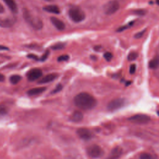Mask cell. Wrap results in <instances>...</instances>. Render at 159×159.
Segmentation results:
<instances>
[{"instance_id": "cell-12", "label": "cell", "mask_w": 159, "mask_h": 159, "mask_svg": "<svg viewBox=\"0 0 159 159\" xmlns=\"http://www.w3.org/2000/svg\"><path fill=\"white\" fill-rule=\"evenodd\" d=\"M50 20H51V22L52 23V24L58 30H63L65 29V25L64 22L62 20H61L60 19H59L55 17H52L50 18Z\"/></svg>"}, {"instance_id": "cell-16", "label": "cell", "mask_w": 159, "mask_h": 159, "mask_svg": "<svg viewBox=\"0 0 159 159\" xmlns=\"http://www.w3.org/2000/svg\"><path fill=\"white\" fill-rule=\"evenodd\" d=\"M3 1L13 13H16L17 12V6L15 0H3Z\"/></svg>"}, {"instance_id": "cell-18", "label": "cell", "mask_w": 159, "mask_h": 159, "mask_svg": "<svg viewBox=\"0 0 159 159\" xmlns=\"http://www.w3.org/2000/svg\"><path fill=\"white\" fill-rule=\"evenodd\" d=\"M148 66L151 69H156L159 66V56L153 57L148 63Z\"/></svg>"}, {"instance_id": "cell-11", "label": "cell", "mask_w": 159, "mask_h": 159, "mask_svg": "<svg viewBox=\"0 0 159 159\" xmlns=\"http://www.w3.org/2000/svg\"><path fill=\"white\" fill-rule=\"evenodd\" d=\"M122 148L119 146H116L111 150L107 159H119L122 156Z\"/></svg>"}, {"instance_id": "cell-2", "label": "cell", "mask_w": 159, "mask_h": 159, "mask_svg": "<svg viewBox=\"0 0 159 159\" xmlns=\"http://www.w3.org/2000/svg\"><path fill=\"white\" fill-rule=\"evenodd\" d=\"M23 17L27 24L35 30H40L43 27V22L38 17L35 16L27 9L24 8L22 11Z\"/></svg>"}, {"instance_id": "cell-29", "label": "cell", "mask_w": 159, "mask_h": 159, "mask_svg": "<svg viewBox=\"0 0 159 159\" xmlns=\"http://www.w3.org/2000/svg\"><path fill=\"white\" fill-rule=\"evenodd\" d=\"M48 55H49V51L47 50L45 52V53H43V55L42 56L41 58H40V60L41 61H45L48 57Z\"/></svg>"}, {"instance_id": "cell-35", "label": "cell", "mask_w": 159, "mask_h": 159, "mask_svg": "<svg viewBox=\"0 0 159 159\" xmlns=\"http://www.w3.org/2000/svg\"><path fill=\"white\" fill-rule=\"evenodd\" d=\"M157 3L159 5V0H157Z\"/></svg>"}, {"instance_id": "cell-27", "label": "cell", "mask_w": 159, "mask_h": 159, "mask_svg": "<svg viewBox=\"0 0 159 159\" xmlns=\"http://www.w3.org/2000/svg\"><path fill=\"white\" fill-rule=\"evenodd\" d=\"M145 32V30L137 32V34H135V35H134L135 38H136V39H140V38L142 37V36L143 35V34H144Z\"/></svg>"}, {"instance_id": "cell-37", "label": "cell", "mask_w": 159, "mask_h": 159, "mask_svg": "<svg viewBox=\"0 0 159 159\" xmlns=\"http://www.w3.org/2000/svg\"><path fill=\"white\" fill-rule=\"evenodd\" d=\"M45 1H52V0H45Z\"/></svg>"}, {"instance_id": "cell-3", "label": "cell", "mask_w": 159, "mask_h": 159, "mask_svg": "<svg viewBox=\"0 0 159 159\" xmlns=\"http://www.w3.org/2000/svg\"><path fill=\"white\" fill-rule=\"evenodd\" d=\"M68 16L71 20L76 23L83 21L86 17L84 11L78 6L71 7L68 10Z\"/></svg>"}, {"instance_id": "cell-25", "label": "cell", "mask_w": 159, "mask_h": 159, "mask_svg": "<svg viewBox=\"0 0 159 159\" xmlns=\"http://www.w3.org/2000/svg\"><path fill=\"white\" fill-rule=\"evenodd\" d=\"M69 59V56L67 55H63L60 56L57 60L58 61H67Z\"/></svg>"}, {"instance_id": "cell-6", "label": "cell", "mask_w": 159, "mask_h": 159, "mask_svg": "<svg viewBox=\"0 0 159 159\" xmlns=\"http://www.w3.org/2000/svg\"><path fill=\"white\" fill-rule=\"evenodd\" d=\"M128 120L134 124H145L150 120V117L146 114H135L130 117Z\"/></svg>"}, {"instance_id": "cell-30", "label": "cell", "mask_w": 159, "mask_h": 159, "mask_svg": "<svg viewBox=\"0 0 159 159\" xmlns=\"http://www.w3.org/2000/svg\"><path fill=\"white\" fill-rule=\"evenodd\" d=\"M134 12L137 15H143L145 14V11L142 9H137L134 11Z\"/></svg>"}, {"instance_id": "cell-20", "label": "cell", "mask_w": 159, "mask_h": 159, "mask_svg": "<svg viewBox=\"0 0 159 159\" xmlns=\"http://www.w3.org/2000/svg\"><path fill=\"white\" fill-rule=\"evenodd\" d=\"M66 43H62V42H58L57 43H55L54 45H53L52 46V48L53 50H60V49H62L65 47Z\"/></svg>"}, {"instance_id": "cell-8", "label": "cell", "mask_w": 159, "mask_h": 159, "mask_svg": "<svg viewBox=\"0 0 159 159\" xmlns=\"http://www.w3.org/2000/svg\"><path fill=\"white\" fill-rule=\"evenodd\" d=\"M76 133L80 138L84 140H90L93 136V134L89 129L84 127L79 128L76 130Z\"/></svg>"}, {"instance_id": "cell-17", "label": "cell", "mask_w": 159, "mask_h": 159, "mask_svg": "<svg viewBox=\"0 0 159 159\" xmlns=\"http://www.w3.org/2000/svg\"><path fill=\"white\" fill-rule=\"evenodd\" d=\"M43 10L48 12L57 14H58L60 12V10L59 7L56 5H47V6H45L43 7Z\"/></svg>"}, {"instance_id": "cell-23", "label": "cell", "mask_w": 159, "mask_h": 159, "mask_svg": "<svg viewBox=\"0 0 159 159\" xmlns=\"http://www.w3.org/2000/svg\"><path fill=\"white\" fill-rule=\"evenodd\" d=\"M140 159H152L153 157L152 156L151 154L148 153H142L140 155V157H139Z\"/></svg>"}, {"instance_id": "cell-19", "label": "cell", "mask_w": 159, "mask_h": 159, "mask_svg": "<svg viewBox=\"0 0 159 159\" xmlns=\"http://www.w3.org/2000/svg\"><path fill=\"white\" fill-rule=\"evenodd\" d=\"M21 78H22L20 75H12L10 76L9 81L12 84H17L21 80Z\"/></svg>"}, {"instance_id": "cell-10", "label": "cell", "mask_w": 159, "mask_h": 159, "mask_svg": "<svg viewBox=\"0 0 159 159\" xmlns=\"http://www.w3.org/2000/svg\"><path fill=\"white\" fill-rule=\"evenodd\" d=\"M16 20V18L13 16L6 17L5 18L0 17V27L9 28L15 24Z\"/></svg>"}, {"instance_id": "cell-13", "label": "cell", "mask_w": 159, "mask_h": 159, "mask_svg": "<svg viewBox=\"0 0 159 159\" xmlns=\"http://www.w3.org/2000/svg\"><path fill=\"white\" fill-rule=\"evenodd\" d=\"M57 76H58V75L57 73H50V74H48V75L45 76L44 77H43L42 79H40L38 83L39 84L50 83V82L53 81L54 80H55Z\"/></svg>"}, {"instance_id": "cell-21", "label": "cell", "mask_w": 159, "mask_h": 159, "mask_svg": "<svg viewBox=\"0 0 159 159\" xmlns=\"http://www.w3.org/2000/svg\"><path fill=\"white\" fill-rule=\"evenodd\" d=\"M138 57V53L135 52H132L127 55V60L129 61L135 60Z\"/></svg>"}, {"instance_id": "cell-1", "label": "cell", "mask_w": 159, "mask_h": 159, "mask_svg": "<svg viewBox=\"0 0 159 159\" xmlns=\"http://www.w3.org/2000/svg\"><path fill=\"white\" fill-rule=\"evenodd\" d=\"M74 103L79 109L90 110L96 106L97 101L91 94L86 92H82L75 97Z\"/></svg>"}, {"instance_id": "cell-5", "label": "cell", "mask_w": 159, "mask_h": 159, "mask_svg": "<svg viewBox=\"0 0 159 159\" xmlns=\"http://www.w3.org/2000/svg\"><path fill=\"white\" fill-rule=\"evenodd\" d=\"M87 153L88 155L91 158H98L103 155L104 151L100 146L94 144L89 146L87 148Z\"/></svg>"}, {"instance_id": "cell-14", "label": "cell", "mask_w": 159, "mask_h": 159, "mask_svg": "<svg viewBox=\"0 0 159 159\" xmlns=\"http://www.w3.org/2000/svg\"><path fill=\"white\" fill-rule=\"evenodd\" d=\"M46 90L45 87H38L29 89L27 93L29 96H36L43 93Z\"/></svg>"}, {"instance_id": "cell-28", "label": "cell", "mask_w": 159, "mask_h": 159, "mask_svg": "<svg viewBox=\"0 0 159 159\" xmlns=\"http://www.w3.org/2000/svg\"><path fill=\"white\" fill-rule=\"evenodd\" d=\"M135 70H136V65L135 64H132L130 66V68H129V72H130V74L135 73Z\"/></svg>"}, {"instance_id": "cell-15", "label": "cell", "mask_w": 159, "mask_h": 159, "mask_svg": "<svg viewBox=\"0 0 159 159\" xmlns=\"http://www.w3.org/2000/svg\"><path fill=\"white\" fill-rule=\"evenodd\" d=\"M83 118V115L82 112L79 111H76L71 114L70 117V120L75 122H78L82 120Z\"/></svg>"}, {"instance_id": "cell-7", "label": "cell", "mask_w": 159, "mask_h": 159, "mask_svg": "<svg viewBox=\"0 0 159 159\" xmlns=\"http://www.w3.org/2000/svg\"><path fill=\"white\" fill-rule=\"evenodd\" d=\"M125 104V100L122 98H116L111 100L107 104V108L110 111H116L122 106Z\"/></svg>"}, {"instance_id": "cell-33", "label": "cell", "mask_w": 159, "mask_h": 159, "mask_svg": "<svg viewBox=\"0 0 159 159\" xmlns=\"http://www.w3.org/2000/svg\"><path fill=\"white\" fill-rule=\"evenodd\" d=\"M4 12V7H3V6L0 3V14L3 13Z\"/></svg>"}, {"instance_id": "cell-31", "label": "cell", "mask_w": 159, "mask_h": 159, "mask_svg": "<svg viewBox=\"0 0 159 159\" xmlns=\"http://www.w3.org/2000/svg\"><path fill=\"white\" fill-rule=\"evenodd\" d=\"M28 58H31V59H33L34 60H39V58L37 55H34V54H29L27 56Z\"/></svg>"}, {"instance_id": "cell-22", "label": "cell", "mask_w": 159, "mask_h": 159, "mask_svg": "<svg viewBox=\"0 0 159 159\" xmlns=\"http://www.w3.org/2000/svg\"><path fill=\"white\" fill-rule=\"evenodd\" d=\"M8 112V108L4 104H0V116L6 115Z\"/></svg>"}, {"instance_id": "cell-34", "label": "cell", "mask_w": 159, "mask_h": 159, "mask_svg": "<svg viewBox=\"0 0 159 159\" xmlns=\"http://www.w3.org/2000/svg\"><path fill=\"white\" fill-rule=\"evenodd\" d=\"M4 80H5V77H4V76L3 75H2V74H1V73H0V82H2V81H4Z\"/></svg>"}, {"instance_id": "cell-4", "label": "cell", "mask_w": 159, "mask_h": 159, "mask_svg": "<svg viewBox=\"0 0 159 159\" xmlns=\"http://www.w3.org/2000/svg\"><path fill=\"white\" fill-rule=\"evenodd\" d=\"M120 4L117 0H111L107 2L103 7L104 12L107 15H112L116 13L119 9Z\"/></svg>"}, {"instance_id": "cell-26", "label": "cell", "mask_w": 159, "mask_h": 159, "mask_svg": "<svg viewBox=\"0 0 159 159\" xmlns=\"http://www.w3.org/2000/svg\"><path fill=\"white\" fill-rule=\"evenodd\" d=\"M62 88H63L62 85H61V84H58L55 87V89L52 91V93H53V94L57 93L59 92L60 91H61Z\"/></svg>"}, {"instance_id": "cell-32", "label": "cell", "mask_w": 159, "mask_h": 159, "mask_svg": "<svg viewBox=\"0 0 159 159\" xmlns=\"http://www.w3.org/2000/svg\"><path fill=\"white\" fill-rule=\"evenodd\" d=\"M9 50L8 47L0 45V50Z\"/></svg>"}, {"instance_id": "cell-24", "label": "cell", "mask_w": 159, "mask_h": 159, "mask_svg": "<svg viewBox=\"0 0 159 159\" xmlns=\"http://www.w3.org/2000/svg\"><path fill=\"white\" fill-rule=\"evenodd\" d=\"M104 58H105V60L107 61H110L112 58V55L111 52H107L104 54Z\"/></svg>"}, {"instance_id": "cell-36", "label": "cell", "mask_w": 159, "mask_h": 159, "mask_svg": "<svg viewBox=\"0 0 159 159\" xmlns=\"http://www.w3.org/2000/svg\"><path fill=\"white\" fill-rule=\"evenodd\" d=\"M157 114H158V115L159 116V110L157 111Z\"/></svg>"}, {"instance_id": "cell-9", "label": "cell", "mask_w": 159, "mask_h": 159, "mask_svg": "<svg viewBox=\"0 0 159 159\" xmlns=\"http://www.w3.org/2000/svg\"><path fill=\"white\" fill-rule=\"evenodd\" d=\"M42 75V71L39 68H32L27 73V78L29 81H33L39 79Z\"/></svg>"}]
</instances>
